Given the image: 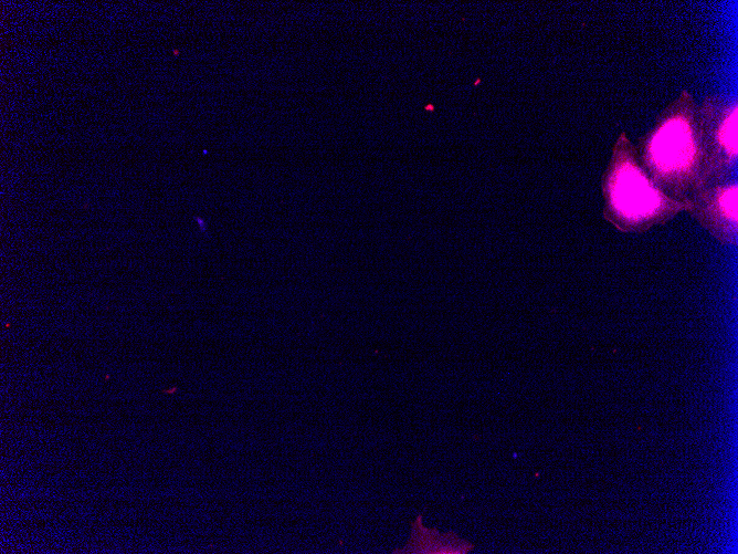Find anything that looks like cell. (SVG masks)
Wrapping results in <instances>:
<instances>
[{
    "mask_svg": "<svg viewBox=\"0 0 738 554\" xmlns=\"http://www.w3.org/2000/svg\"><path fill=\"white\" fill-rule=\"evenodd\" d=\"M697 108L693 95L683 90L635 145L642 167L656 186L685 207L708 186Z\"/></svg>",
    "mask_w": 738,
    "mask_h": 554,
    "instance_id": "6da1fadb",
    "label": "cell"
},
{
    "mask_svg": "<svg viewBox=\"0 0 738 554\" xmlns=\"http://www.w3.org/2000/svg\"><path fill=\"white\" fill-rule=\"evenodd\" d=\"M603 218L623 233L664 224L685 206L666 196L642 167L625 132L616 138L601 178Z\"/></svg>",
    "mask_w": 738,
    "mask_h": 554,
    "instance_id": "7a4b0ae2",
    "label": "cell"
},
{
    "mask_svg": "<svg viewBox=\"0 0 738 554\" xmlns=\"http://www.w3.org/2000/svg\"><path fill=\"white\" fill-rule=\"evenodd\" d=\"M708 185L723 182L738 157V103L707 95L697 108Z\"/></svg>",
    "mask_w": 738,
    "mask_h": 554,
    "instance_id": "3957f363",
    "label": "cell"
},
{
    "mask_svg": "<svg viewBox=\"0 0 738 554\" xmlns=\"http://www.w3.org/2000/svg\"><path fill=\"white\" fill-rule=\"evenodd\" d=\"M737 181H723L697 190L686 203L685 211L720 244L737 245Z\"/></svg>",
    "mask_w": 738,
    "mask_h": 554,
    "instance_id": "277c9868",
    "label": "cell"
},
{
    "mask_svg": "<svg viewBox=\"0 0 738 554\" xmlns=\"http://www.w3.org/2000/svg\"><path fill=\"white\" fill-rule=\"evenodd\" d=\"M472 548V544L458 539L454 533L441 534L436 530L426 529L422 524V516L418 515L412 523V533L407 546L393 553L464 554Z\"/></svg>",
    "mask_w": 738,
    "mask_h": 554,
    "instance_id": "5b68a950",
    "label": "cell"
}]
</instances>
